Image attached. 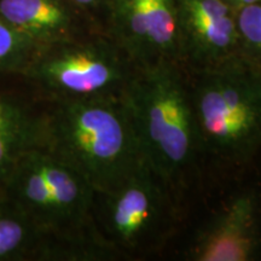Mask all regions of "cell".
<instances>
[{"label": "cell", "mask_w": 261, "mask_h": 261, "mask_svg": "<svg viewBox=\"0 0 261 261\" xmlns=\"http://www.w3.org/2000/svg\"><path fill=\"white\" fill-rule=\"evenodd\" d=\"M35 148L79 173L97 195L115 189L145 163L120 93L55 99L39 116Z\"/></svg>", "instance_id": "1"}, {"label": "cell", "mask_w": 261, "mask_h": 261, "mask_svg": "<svg viewBox=\"0 0 261 261\" xmlns=\"http://www.w3.org/2000/svg\"><path fill=\"white\" fill-rule=\"evenodd\" d=\"M175 62L136 67L120 94L146 165L169 188L198 144L190 87Z\"/></svg>", "instance_id": "2"}, {"label": "cell", "mask_w": 261, "mask_h": 261, "mask_svg": "<svg viewBox=\"0 0 261 261\" xmlns=\"http://www.w3.org/2000/svg\"><path fill=\"white\" fill-rule=\"evenodd\" d=\"M195 73L189 87L198 144L225 161L247 158L261 142V70L238 57Z\"/></svg>", "instance_id": "3"}, {"label": "cell", "mask_w": 261, "mask_h": 261, "mask_svg": "<svg viewBox=\"0 0 261 261\" xmlns=\"http://www.w3.org/2000/svg\"><path fill=\"white\" fill-rule=\"evenodd\" d=\"M135 68L112 50L83 46L34 56L22 74L54 99H62L120 93Z\"/></svg>", "instance_id": "4"}, {"label": "cell", "mask_w": 261, "mask_h": 261, "mask_svg": "<svg viewBox=\"0 0 261 261\" xmlns=\"http://www.w3.org/2000/svg\"><path fill=\"white\" fill-rule=\"evenodd\" d=\"M167 185L143 163L102 197L103 227L108 242L126 250L148 247L167 224Z\"/></svg>", "instance_id": "5"}, {"label": "cell", "mask_w": 261, "mask_h": 261, "mask_svg": "<svg viewBox=\"0 0 261 261\" xmlns=\"http://www.w3.org/2000/svg\"><path fill=\"white\" fill-rule=\"evenodd\" d=\"M116 17L126 55L136 67L178 63L181 42L175 0H116Z\"/></svg>", "instance_id": "6"}, {"label": "cell", "mask_w": 261, "mask_h": 261, "mask_svg": "<svg viewBox=\"0 0 261 261\" xmlns=\"http://www.w3.org/2000/svg\"><path fill=\"white\" fill-rule=\"evenodd\" d=\"M179 34L198 69L242 57L236 11L225 0H175Z\"/></svg>", "instance_id": "7"}, {"label": "cell", "mask_w": 261, "mask_h": 261, "mask_svg": "<svg viewBox=\"0 0 261 261\" xmlns=\"http://www.w3.org/2000/svg\"><path fill=\"white\" fill-rule=\"evenodd\" d=\"M259 246L255 197L242 194L205 224L189 248L188 256L195 261H248Z\"/></svg>", "instance_id": "8"}, {"label": "cell", "mask_w": 261, "mask_h": 261, "mask_svg": "<svg viewBox=\"0 0 261 261\" xmlns=\"http://www.w3.org/2000/svg\"><path fill=\"white\" fill-rule=\"evenodd\" d=\"M0 17L33 45L58 37L69 23L58 0H0Z\"/></svg>", "instance_id": "9"}, {"label": "cell", "mask_w": 261, "mask_h": 261, "mask_svg": "<svg viewBox=\"0 0 261 261\" xmlns=\"http://www.w3.org/2000/svg\"><path fill=\"white\" fill-rule=\"evenodd\" d=\"M39 117L18 100L0 96V181L15 162L37 146Z\"/></svg>", "instance_id": "10"}, {"label": "cell", "mask_w": 261, "mask_h": 261, "mask_svg": "<svg viewBox=\"0 0 261 261\" xmlns=\"http://www.w3.org/2000/svg\"><path fill=\"white\" fill-rule=\"evenodd\" d=\"M39 236L37 226L11 204L10 210H0V260L19 256Z\"/></svg>", "instance_id": "11"}, {"label": "cell", "mask_w": 261, "mask_h": 261, "mask_svg": "<svg viewBox=\"0 0 261 261\" xmlns=\"http://www.w3.org/2000/svg\"><path fill=\"white\" fill-rule=\"evenodd\" d=\"M34 45L0 17V75L22 73L32 61Z\"/></svg>", "instance_id": "12"}, {"label": "cell", "mask_w": 261, "mask_h": 261, "mask_svg": "<svg viewBox=\"0 0 261 261\" xmlns=\"http://www.w3.org/2000/svg\"><path fill=\"white\" fill-rule=\"evenodd\" d=\"M236 23L241 40L261 57V0L236 10Z\"/></svg>", "instance_id": "13"}, {"label": "cell", "mask_w": 261, "mask_h": 261, "mask_svg": "<svg viewBox=\"0 0 261 261\" xmlns=\"http://www.w3.org/2000/svg\"><path fill=\"white\" fill-rule=\"evenodd\" d=\"M257 2H260V0H231L230 6L234 10V11H236V10L242 8V6L254 4V3H257Z\"/></svg>", "instance_id": "14"}, {"label": "cell", "mask_w": 261, "mask_h": 261, "mask_svg": "<svg viewBox=\"0 0 261 261\" xmlns=\"http://www.w3.org/2000/svg\"><path fill=\"white\" fill-rule=\"evenodd\" d=\"M75 4L81 5V6H90L96 4L98 0H73Z\"/></svg>", "instance_id": "15"}, {"label": "cell", "mask_w": 261, "mask_h": 261, "mask_svg": "<svg viewBox=\"0 0 261 261\" xmlns=\"http://www.w3.org/2000/svg\"><path fill=\"white\" fill-rule=\"evenodd\" d=\"M225 2H226V3H227V4H228V5H230V2H231V0H225Z\"/></svg>", "instance_id": "16"}]
</instances>
